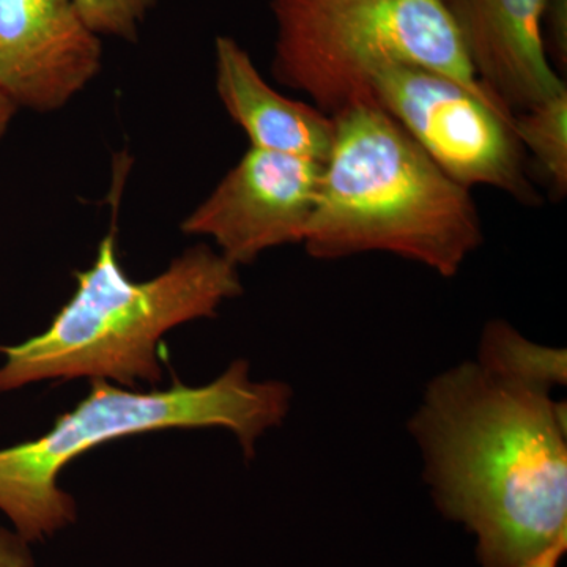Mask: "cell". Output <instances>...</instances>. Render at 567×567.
<instances>
[{
  "label": "cell",
  "mask_w": 567,
  "mask_h": 567,
  "mask_svg": "<svg viewBox=\"0 0 567 567\" xmlns=\"http://www.w3.org/2000/svg\"><path fill=\"white\" fill-rule=\"evenodd\" d=\"M0 567H35L28 540L17 532L0 528Z\"/></svg>",
  "instance_id": "obj_15"
},
{
  "label": "cell",
  "mask_w": 567,
  "mask_h": 567,
  "mask_svg": "<svg viewBox=\"0 0 567 567\" xmlns=\"http://www.w3.org/2000/svg\"><path fill=\"white\" fill-rule=\"evenodd\" d=\"M290 401L286 383L252 382L246 361H235L215 382L197 388L175 380L169 390L137 393L93 380L87 398L59 416L51 431L0 450V511L22 539L40 543L76 518V505L58 480L89 450L145 432L224 427L252 457L257 440L282 423Z\"/></svg>",
  "instance_id": "obj_4"
},
{
  "label": "cell",
  "mask_w": 567,
  "mask_h": 567,
  "mask_svg": "<svg viewBox=\"0 0 567 567\" xmlns=\"http://www.w3.org/2000/svg\"><path fill=\"white\" fill-rule=\"evenodd\" d=\"M323 166L251 147L183 219L182 233L212 238L235 267L252 264L268 249L303 244Z\"/></svg>",
  "instance_id": "obj_7"
},
{
  "label": "cell",
  "mask_w": 567,
  "mask_h": 567,
  "mask_svg": "<svg viewBox=\"0 0 567 567\" xmlns=\"http://www.w3.org/2000/svg\"><path fill=\"white\" fill-rule=\"evenodd\" d=\"M334 118V142L303 245L338 260L388 252L453 278L483 244L470 189L447 177L379 104Z\"/></svg>",
  "instance_id": "obj_2"
},
{
  "label": "cell",
  "mask_w": 567,
  "mask_h": 567,
  "mask_svg": "<svg viewBox=\"0 0 567 567\" xmlns=\"http://www.w3.org/2000/svg\"><path fill=\"white\" fill-rule=\"evenodd\" d=\"M271 10L276 80L330 117L375 104L372 80L395 65L436 71L505 110L473 73L443 0H271Z\"/></svg>",
  "instance_id": "obj_5"
},
{
  "label": "cell",
  "mask_w": 567,
  "mask_h": 567,
  "mask_svg": "<svg viewBox=\"0 0 567 567\" xmlns=\"http://www.w3.org/2000/svg\"><path fill=\"white\" fill-rule=\"evenodd\" d=\"M74 3L96 35L133 41L156 0H74Z\"/></svg>",
  "instance_id": "obj_13"
},
{
  "label": "cell",
  "mask_w": 567,
  "mask_h": 567,
  "mask_svg": "<svg viewBox=\"0 0 567 567\" xmlns=\"http://www.w3.org/2000/svg\"><path fill=\"white\" fill-rule=\"evenodd\" d=\"M443 2L477 81L505 110H528L567 89L544 43L546 0Z\"/></svg>",
  "instance_id": "obj_9"
},
{
  "label": "cell",
  "mask_w": 567,
  "mask_h": 567,
  "mask_svg": "<svg viewBox=\"0 0 567 567\" xmlns=\"http://www.w3.org/2000/svg\"><path fill=\"white\" fill-rule=\"evenodd\" d=\"M543 35L548 59L563 73L567 66V0H546L543 13Z\"/></svg>",
  "instance_id": "obj_14"
},
{
  "label": "cell",
  "mask_w": 567,
  "mask_h": 567,
  "mask_svg": "<svg viewBox=\"0 0 567 567\" xmlns=\"http://www.w3.org/2000/svg\"><path fill=\"white\" fill-rule=\"evenodd\" d=\"M215 84L224 110L244 130L251 147L323 164L330 158L334 118L271 87L233 37H216Z\"/></svg>",
  "instance_id": "obj_10"
},
{
  "label": "cell",
  "mask_w": 567,
  "mask_h": 567,
  "mask_svg": "<svg viewBox=\"0 0 567 567\" xmlns=\"http://www.w3.org/2000/svg\"><path fill=\"white\" fill-rule=\"evenodd\" d=\"M102 62V41L74 0H0V91L18 107L62 110Z\"/></svg>",
  "instance_id": "obj_8"
},
{
  "label": "cell",
  "mask_w": 567,
  "mask_h": 567,
  "mask_svg": "<svg viewBox=\"0 0 567 567\" xmlns=\"http://www.w3.org/2000/svg\"><path fill=\"white\" fill-rule=\"evenodd\" d=\"M241 292L238 267L207 245L189 248L148 281H133L110 233L92 267L76 274V290L50 327L0 349L6 357L0 394L52 379L156 385L163 377V336L178 324L215 317L219 306Z\"/></svg>",
  "instance_id": "obj_3"
},
{
  "label": "cell",
  "mask_w": 567,
  "mask_h": 567,
  "mask_svg": "<svg viewBox=\"0 0 567 567\" xmlns=\"http://www.w3.org/2000/svg\"><path fill=\"white\" fill-rule=\"evenodd\" d=\"M476 363L499 379L544 393L565 385L567 379L565 350L535 344L503 320L484 328Z\"/></svg>",
  "instance_id": "obj_11"
},
{
  "label": "cell",
  "mask_w": 567,
  "mask_h": 567,
  "mask_svg": "<svg viewBox=\"0 0 567 567\" xmlns=\"http://www.w3.org/2000/svg\"><path fill=\"white\" fill-rule=\"evenodd\" d=\"M375 104L458 185L487 186L518 204L543 197L525 169L514 115L436 71L395 65L372 80Z\"/></svg>",
  "instance_id": "obj_6"
},
{
  "label": "cell",
  "mask_w": 567,
  "mask_h": 567,
  "mask_svg": "<svg viewBox=\"0 0 567 567\" xmlns=\"http://www.w3.org/2000/svg\"><path fill=\"white\" fill-rule=\"evenodd\" d=\"M18 106L9 96L6 95L2 91H0V140H2L3 134L9 130L11 121H13L14 114H17Z\"/></svg>",
  "instance_id": "obj_16"
},
{
  "label": "cell",
  "mask_w": 567,
  "mask_h": 567,
  "mask_svg": "<svg viewBox=\"0 0 567 567\" xmlns=\"http://www.w3.org/2000/svg\"><path fill=\"white\" fill-rule=\"evenodd\" d=\"M435 505L476 536L481 567H559L566 405L477 363L436 377L410 421Z\"/></svg>",
  "instance_id": "obj_1"
},
{
  "label": "cell",
  "mask_w": 567,
  "mask_h": 567,
  "mask_svg": "<svg viewBox=\"0 0 567 567\" xmlns=\"http://www.w3.org/2000/svg\"><path fill=\"white\" fill-rule=\"evenodd\" d=\"M514 134L527 148L559 199L567 192V89L544 102L514 112Z\"/></svg>",
  "instance_id": "obj_12"
}]
</instances>
